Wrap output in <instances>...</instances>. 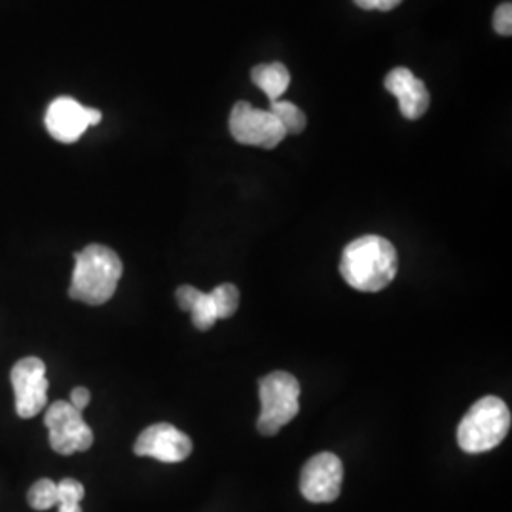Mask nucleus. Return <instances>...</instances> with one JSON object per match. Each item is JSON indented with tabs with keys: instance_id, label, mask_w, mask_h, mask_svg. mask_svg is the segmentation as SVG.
Returning <instances> with one entry per match:
<instances>
[{
	"instance_id": "7",
	"label": "nucleus",
	"mask_w": 512,
	"mask_h": 512,
	"mask_svg": "<svg viewBox=\"0 0 512 512\" xmlns=\"http://www.w3.org/2000/svg\"><path fill=\"white\" fill-rule=\"evenodd\" d=\"M10 380L16 395V412L19 418L31 420L44 412L48 404V378H46V365L38 357H25L18 361L12 372Z\"/></svg>"
},
{
	"instance_id": "20",
	"label": "nucleus",
	"mask_w": 512,
	"mask_h": 512,
	"mask_svg": "<svg viewBox=\"0 0 512 512\" xmlns=\"http://www.w3.org/2000/svg\"><path fill=\"white\" fill-rule=\"evenodd\" d=\"M90 401H92L90 389H86V387H74L73 391H71V401H69V403L73 404L76 410L84 412V410L88 408Z\"/></svg>"
},
{
	"instance_id": "9",
	"label": "nucleus",
	"mask_w": 512,
	"mask_h": 512,
	"mask_svg": "<svg viewBox=\"0 0 512 512\" xmlns=\"http://www.w3.org/2000/svg\"><path fill=\"white\" fill-rule=\"evenodd\" d=\"M101 110L86 109L73 97H57L46 110V129L59 143H76L84 131L101 122Z\"/></svg>"
},
{
	"instance_id": "3",
	"label": "nucleus",
	"mask_w": 512,
	"mask_h": 512,
	"mask_svg": "<svg viewBox=\"0 0 512 512\" xmlns=\"http://www.w3.org/2000/svg\"><path fill=\"white\" fill-rule=\"evenodd\" d=\"M511 412L505 401L488 395L469 408L458 427L459 448L467 454H484L499 446L511 429Z\"/></svg>"
},
{
	"instance_id": "8",
	"label": "nucleus",
	"mask_w": 512,
	"mask_h": 512,
	"mask_svg": "<svg viewBox=\"0 0 512 512\" xmlns=\"http://www.w3.org/2000/svg\"><path fill=\"white\" fill-rule=\"evenodd\" d=\"M344 467L338 456L323 452L304 465L300 475V492L310 503H332L342 492Z\"/></svg>"
},
{
	"instance_id": "6",
	"label": "nucleus",
	"mask_w": 512,
	"mask_h": 512,
	"mask_svg": "<svg viewBox=\"0 0 512 512\" xmlns=\"http://www.w3.org/2000/svg\"><path fill=\"white\" fill-rule=\"evenodd\" d=\"M230 133L232 137L249 147L275 148L285 137V129L270 110L255 109L247 101H239L230 112Z\"/></svg>"
},
{
	"instance_id": "14",
	"label": "nucleus",
	"mask_w": 512,
	"mask_h": 512,
	"mask_svg": "<svg viewBox=\"0 0 512 512\" xmlns=\"http://www.w3.org/2000/svg\"><path fill=\"white\" fill-rule=\"evenodd\" d=\"M268 110L279 120V124L283 126L287 135H300L306 129L308 118L294 103L277 99V101L270 103V109Z\"/></svg>"
},
{
	"instance_id": "11",
	"label": "nucleus",
	"mask_w": 512,
	"mask_h": 512,
	"mask_svg": "<svg viewBox=\"0 0 512 512\" xmlns=\"http://www.w3.org/2000/svg\"><path fill=\"white\" fill-rule=\"evenodd\" d=\"M385 90L397 97L406 120H418L431 105V95L423 80L404 67H397L385 76Z\"/></svg>"
},
{
	"instance_id": "19",
	"label": "nucleus",
	"mask_w": 512,
	"mask_h": 512,
	"mask_svg": "<svg viewBox=\"0 0 512 512\" xmlns=\"http://www.w3.org/2000/svg\"><path fill=\"white\" fill-rule=\"evenodd\" d=\"M363 10H378V12H389L397 8L403 0H353Z\"/></svg>"
},
{
	"instance_id": "18",
	"label": "nucleus",
	"mask_w": 512,
	"mask_h": 512,
	"mask_svg": "<svg viewBox=\"0 0 512 512\" xmlns=\"http://www.w3.org/2000/svg\"><path fill=\"white\" fill-rule=\"evenodd\" d=\"M495 31L503 37H511L512 33V4L505 2L495 10L494 16Z\"/></svg>"
},
{
	"instance_id": "4",
	"label": "nucleus",
	"mask_w": 512,
	"mask_h": 512,
	"mask_svg": "<svg viewBox=\"0 0 512 512\" xmlns=\"http://www.w3.org/2000/svg\"><path fill=\"white\" fill-rule=\"evenodd\" d=\"M260 416L256 429L264 437H274L300 412V384L293 374L277 370L258 382Z\"/></svg>"
},
{
	"instance_id": "5",
	"label": "nucleus",
	"mask_w": 512,
	"mask_h": 512,
	"mask_svg": "<svg viewBox=\"0 0 512 512\" xmlns=\"http://www.w3.org/2000/svg\"><path fill=\"white\" fill-rule=\"evenodd\" d=\"M44 425L50 433V446L61 456H73L92 448V427L86 423L82 412L67 401H55L46 410Z\"/></svg>"
},
{
	"instance_id": "10",
	"label": "nucleus",
	"mask_w": 512,
	"mask_h": 512,
	"mask_svg": "<svg viewBox=\"0 0 512 512\" xmlns=\"http://www.w3.org/2000/svg\"><path fill=\"white\" fill-rule=\"evenodd\" d=\"M133 452L162 463H181L192 454V440L171 423H154L135 440Z\"/></svg>"
},
{
	"instance_id": "17",
	"label": "nucleus",
	"mask_w": 512,
	"mask_h": 512,
	"mask_svg": "<svg viewBox=\"0 0 512 512\" xmlns=\"http://www.w3.org/2000/svg\"><path fill=\"white\" fill-rule=\"evenodd\" d=\"M211 298L215 302V310H217L219 319H228L238 311L239 291L238 287L232 285V283H224V285H219L217 289H213Z\"/></svg>"
},
{
	"instance_id": "2",
	"label": "nucleus",
	"mask_w": 512,
	"mask_h": 512,
	"mask_svg": "<svg viewBox=\"0 0 512 512\" xmlns=\"http://www.w3.org/2000/svg\"><path fill=\"white\" fill-rule=\"evenodd\" d=\"M122 274L120 256L105 245L92 243L74 255L69 296L88 306H103L116 293Z\"/></svg>"
},
{
	"instance_id": "13",
	"label": "nucleus",
	"mask_w": 512,
	"mask_h": 512,
	"mask_svg": "<svg viewBox=\"0 0 512 512\" xmlns=\"http://www.w3.org/2000/svg\"><path fill=\"white\" fill-rule=\"evenodd\" d=\"M251 80L258 90L266 93V97L272 103L281 99V95L287 92L291 84V73L283 63H266V65H256L251 73Z\"/></svg>"
},
{
	"instance_id": "15",
	"label": "nucleus",
	"mask_w": 512,
	"mask_h": 512,
	"mask_svg": "<svg viewBox=\"0 0 512 512\" xmlns=\"http://www.w3.org/2000/svg\"><path fill=\"white\" fill-rule=\"evenodd\" d=\"M84 486L74 478H63L57 484V509L59 512H82L80 501L84 499Z\"/></svg>"
},
{
	"instance_id": "1",
	"label": "nucleus",
	"mask_w": 512,
	"mask_h": 512,
	"mask_svg": "<svg viewBox=\"0 0 512 512\" xmlns=\"http://www.w3.org/2000/svg\"><path fill=\"white\" fill-rule=\"evenodd\" d=\"M399 255L389 239L363 236L353 239L342 253L340 272L351 289L378 293L395 279Z\"/></svg>"
},
{
	"instance_id": "16",
	"label": "nucleus",
	"mask_w": 512,
	"mask_h": 512,
	"mask_svg": "<svg viewBox=\"0 0 512 512\" xmlns=\"http://www.w3.org/2000/svg\"><path fill=\"white\" fill-rule=\"evenodd\" d=\"M27 501L35 511H48L57 507V484L50 478L35 482L27 494Z\"/></svg>"
},
{
	"instance_id": "12",
	"label": "nucleus",
	"mask_w": 512,
	"mask_h": 512,
	"mask_svg": "<svg viewBox=\"0 0 512 512\" xmlns=\"http://www.w3.org/2000/svg\"><path fill=\"white\" fill-rule=\"evenodd\" d=\"M175 296L179 308L192 315V323L196 329L209 330L219 321L211 293H202L192 285H183L177 289Z\"/></svg>"
}]
</instances>
